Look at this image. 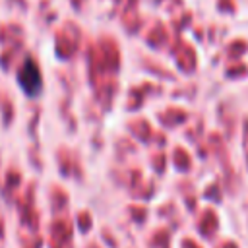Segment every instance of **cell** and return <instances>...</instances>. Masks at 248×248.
I'll return each mask as SVG.
<instances>
[{
	"mask_svg": "<svg viewBox=\"0 0 248 248\" xmlns=\"http://www.w3.org/2000/svg\"><path fill=\"white\" fill-rule=\"evenodd\" d=\"M19 85L27 91V95H37L39 93V89H41V85H43V79H41V72H39V68L33 64V60H27L23 66H21V70H19Z\"/></svg>",
	"mask_w": 248,
	"mask_h": 248,
	"instance_id": "cell-1",
	"label": "cell"
}]
</instances>
